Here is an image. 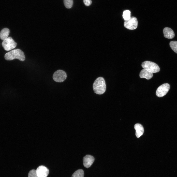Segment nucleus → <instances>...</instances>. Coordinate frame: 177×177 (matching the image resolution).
Instances as JSON below:
<instances>
[{"label": "nucleus", "instance_id": "16", "mask_svg": "<svg viewBox=\"0 0 177 177\" xmlns=\"http://www.w3.org/2000/svg\"><path fill=\"white\" fill-rule=\"evenodd\" d=\"M169 45L172 50L177 53V41H171Z\"/></svg>", "mask_w": 177, "mask_h": 177}, {"label": "nucleus", "instance_id": "9", "mask_svg": "<svg viewBox=\"0 0 177 177\" xmlns=\"http://www.w3.org/2000/svg\"><path fill=\"white\" fill-rule=\"evenodd\" d=\"M95 160L92 156L87 155L84 157L83 159V164L85 167L87 168L90 167L92 165Z\"/></svg>", "mask_w": 177, "mask_h": 177}, {"label": "nucleus", "instance_id": "17", "mask_svg": "<svg viewBox=\"0 0 177 177\" xmlns=\"http://www.w3.org/2000/svg\"><path fill=\"white\" fill-rule=\"evenodd\" d=\"M64 3L66 8L68 9L70 8L73 5V0H64Z\"/></svg>", "mask_w": 177, "mask_h": 177}, {"label": "nucleus", "instance_id": "18", "mask_svg": "<svg viewBox=\"0 0 177 177\" xmlns=\"http://www.w3.org/2000/svg\"><path fill=\"white\" fill-rule=\"evenodd\" d=\"M28 177H38L36 170L32 169L30 171L28 174Z\"/></svg>", "mask_w": 177, "mask_h": 177}, {"label": "nucleus", "instance_id": "1", "mask_svg": "<svg viewBox=\"0 0 177 177\" xmlns=\"http://www.w3.org/2000/svg\"><path fill=\"white\" fill-rule=\"evenodd\" d=\"M93 87L95 93L100 95L104 93L106 90V84L103 78L101 77L97 78L93 83Z\"/></svg>", "mask_w": 177, "mask_h": 177}, {"label": "nucleus", "instance_id": "19", "mask_svg": "<svg viewBox=\"0 0 177 177\" xmlns=\"http://www.w3.org/2000/svg\"><path fill=\"white\" fill-rule=\"evenodd\" d=\"M83 2L87 6H89L90 5L92 2L91 0H83Z\"/></svg>", "mask_w": 177, "mask_h": 177}, {"label": "nucleus", "instance_id": "8", "mask_svg": "<svg viewBox=\"0 0 177 177\" xmlns=\"http://www.w3.org/2000/svg\"><path fill=\"white\" fill-rule=\"evenodd\" d=\"M36 171L38 177H47L49 173L48 169L43 165L38 167Z\"/></svg>", "mask_w": 177, "mask_h": 177}, {"label": "nucleus", "instance_id": "2", "mask_svg": "<svg viewBox=\"0 0 177 177\" xmlns=\"http://www.w3.org/2000/svg\"><path fill=\"white\" fill-rule=\"evenodd\" d=\"M4 58L6 60H8L17 59L21 61H23L25 59L24 52L18 49H14L6 53L5 55Z\"/></svg>", "mask_w": 177, "mask_h": 177}, {"label": "nucleus", "instance_id": "5", "mask_svg": "<svg viewBox=\"0 0 177 177\" xmlns=\"http://www.w3.org/2000/svg\"><path fill=\"white\" fill-rule=\"evenodd\" d=\"M67 74L64 71L59 70L56 71L53 74V78L55 81L58 82H62L67 78Z\"/></svg>", "mask_w": 177, "mask_h": 177}, {"label": "nucleus", "instance_id": "3", "mask_svg": "<svg viewBox=\"0 0 177 177\" xmlns=\"http://www.w3.org/2000/svg\"><path fill=\"white\" fill-rule=\"evenodd\" d=\"M141 65L144 69L152 73L158 72L160 70V68L158 65L152 62L145 61L142 63Z\"/></svg>", "mask_w": 177, "mask_h": 177}, {"label": "nucleus", "instance_id": "13", "mask_svg": "<svg viewBox=\"0 0 177 177\" xmlns=\"http://www.w3.org/2000/svg\"><path fill=\"white\" fill-rule=\"evenodd\" d=\"M10 33L9 29L7 28L2 29L0 32V38L2 40L7 39Z\"/></svg>", "mask_w": 177, "mask_h": 177}, {"label": "nucleus", "instance_id": "6", "mask_svg": "<svg viewBox=\"0 0 177 177\" xmlns=\"http://www.w3.org/2000/svg\"><path fill=\"white\" fill-rule=\"evenodd\" d=\"M124 25V27L128 29H135L137 28L138 25L137 19L134 16L131 17L129 19L125 21Z\"/></svg>", "mask_w": 177, "mask_h": 177}, {"label": "nucleus", "instance_id": "10", "mask_svg": "<svg viewBox=\"0 0 177 177\" xmlns=\"http://www.w3.org/2000/svg\"><path fill=\"white\" fill-rule=\"evenodd\" d=\"M163 32L164 36L166 38L172 39L175 37L174 33L172 30L170 28H165L163 29Z\"/></svg>", "mask_w": 177, "mask_h": 177}, {"label": "nucleus", "instance_id": "7", "mask_svg": "<svg viewBox=\"0 0 177 177\" xmlns=\"http://www.w3.org/2000/svg\"><path fill=\"white\" fill-rule=\"evenodd\" d=\"M170 88V85L168 83L163 84L157 88L156 94L159 97H162L165 95L168 91Z\"/></svg>", "mask_w": 177, "mask_h": 177}, {"label": "nucleus", "instance_id": "15", "mask_svg": "<svg viewBox=\"0 0 177 177\" xmlns=\"http://www.w3.org/2000/svg\"><path fill=\"white\" fill-rule=\"evenodd\" d=\"M130 14L131 12L129 10H126L123 12L122 16L125 21L128 20L130 18Z\"/></svg>", "mask_w": 177, "mask_h": 177}, {"label": "nucleus", "instance_id": "12", "mask_svg": "<svg viewBox=\"0 0 177 177\" xmlns=\"http://www.w3.org/2000/svg\"><path fill=\"white\" fill-rule=\"evenodd\" d=\"M153 76V73L144 69L141 71L139 74L140 78H145L148 80L151 79Z\"/></svg>", "mask_w": 177, "mask_h": 177}, {"label": "nucleus", "instance_id": "4", "mask_svg": "<svg viewBox=\"0 0 177 177\" xmlns=\"http://www.w3.org/2000/svg\"><path fill=\"white\" fill-rule=\"evenodd\" d=\"M2 45L4 49L6 51H9L15 48L17 43L11 37H8L3 40Z\"/></svg>", "mask_w": 177, "mask_h": 177}, {"label": "nucleus", "instance_id": "14", "mask_svg": "<svg viewBox=\"0 0 177 177\" xmlns=\"http://www.w3.org/2000/svg\"><path fill=\"white\" fill-rule=\"evenodd\" d=\"M84 172L81 169L76 171L72 175V177H84Z\"/></svg>", "mask_w": 177, "mask_h": 177}, {"label": "nucleus", "instance_id": "11", "mask_svg": "<svg viewBox=\"0 0 177 177\" xmlns=\"http://www.w3.org/2000/svg\"><path fill=\"white\" fill-rule=\"evenodd\" d=\"M134 128L136 131V136L137 138H139L144 133V128L141 124L137 123L135 125Z\"/></svg>", "mask_w": 177, "mask_h": 177}]
</instances>
